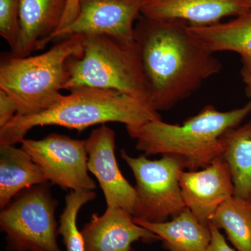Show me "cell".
<instances>
[{"label":"cell","mask_w":251,"mask_h":251,"mask_svg":"<svg viewBox=\"0 0 251 251\" xmlns=\"http://www.w3.org/2000/svg\"><path fill=\"white\" fill-rule=\"evenodd\" d=\"M190 27L214 53L221 51L236 52L240 54L243 62L251 64V12L227 22Z\"/></svg>","instance_id":"obj_17"},{"label":"cell","mask_w":251,"mask_h":251,"mask_svg":"<svg viewBox=\"0 0 251 251\" xmlns=\"http://www.w3.org/2000/svg\"><path fill=\"white\" fill-rule=\"evenodd\" d=\"M209 225L211 229V239L207 251H238L229 247L219 228L211 222Z\"/></svg>","instance_id":"obj_23"},{"label":"cell","mask_w":251,"mask_h":251,"mask_svg":"<svg viewBox=\"0 0 251 251\" xmlns=\"http://www.w3.org/2000/svg\"><path fill=\"white\" fill-rule=\"evenodd\" d=\"M150 98L157 112L173 108L188 98L222 64L187 23L140 16L135 26Z\"/></svg>","instance_id":"obj_1"},{"label":"cell","mask_w":251,"mask_h":251,"mask_svg":"<svg viewBox=\"0 0 251 251\" xmlns=\"http://www.w3.org/2000/svg\"><path fill=\"white\" fill-rule=\"evenodd\" d=\"M68 0H20V34L11 54L27 57L44 49L58 30Z\"/></svg>","instance_id":"obj_14"},{"label":"cell","mask_w":251,"mask_h":251,"mask_svg":"<svg viewBox=\"0 0 251 251\" xmlns=\"http://www.w3.org/2000/svg\"><path fill=\"white\" fill-rule=\"evenodd\" d=\"M248 1H249V3H250L251 5V0H248Z\"/></svg>","instance_id":"obj_26"},{"label":"cell","mask_w":251,"mask_h":251,"mask_svg":"<svg viewBox=\"0 0 251 251\" xmlns=\"http://www.w3.org/2000/svg\"><path fill=\"white\" fill-rule=\"evenodd\" d=\"M122 158L133 172L135 180L133 219L163 223L186 209L179 176L186 170L184 160L173 155L150 160L145 154L130 156L121 150Z\"/></svg>","instance_id":"obj_7"},{"label":"cell","mask_w":251,"mask_h":251,"mask_svg":"<svg viewBox=\"0 0 251 251\" xmlns=\"http://www.w3.org/2000/svg\"><path fill=\"white\" fill-rule=\"evenodd\" d=\"M94 191H72L65 197V206L60 218L58 234L62 237L67 251H85L83 237L77 226V216L82 206L94 201Z\"/></svg>","instance_id":"obj_20"},{"label":"cell","mask_w":251,"mask_h":251,"mask_svg":"<svg viewBox=\"0 0 251 251\" xmlns=\"http://www.w3.org/2000/svg\"><path fill=\"white\" fill-rule=\"evenodd\" d=\"M69 92L45 111L15 117L0 128V146L21 143L27 132L39 126H59L82 131L108 122L133 126L161 120L158 112L148 104L117 91L84 87Z\"/></svg>","instance_id":"obj_3"},{"label":"cell","mask_w":251,"mask_h":251,"mask_svg":"<svg viewBox=\"0 0 251 251\" xmlns=\"http://www.w3.org/2000/svg\"><path fill=\"white\" fill-rule=\"evenodd\" d=\"M21 145L52 184L72 191L97 188L88 174L85 140L52 133L41 140L25 138Z\"/></svg>","instance_id":"obj_8"},{"label":"cell","mask_w":251,"mask_h":251,"mask_svg":"<svg viewBox=\"0 0 251 251\" xmlns=\"http://www.w3.org/2000/svg\"><path fill=\"white\" fill-rule=\"evenodd\" d=\"M67 67L64 90L87 87L115 90L151 107L135 41L100 34L84 35L82 54L69 59Z\"/></svg>","instance_id":"obj_5"},{"label":"cell","mask_w":251,"mask_h":251,"mask_svg":"<svg viewBox=\"0 0 251 251\" xmlns=\"http://www.w3.org/2000/svg\"><path fill=\"white\" fill-rule=\"evenodd\" d=\"M20 0H0V35L11 52L17 46L20 34Z\"/></svg>","instance_id":"obj_21"},{"label":"cell","mask_w":251,"mask_h":251,"mask_svg":"<svg viewBox=\"0 0 251 251\" xmlns=\"http://www.w3.org/2000/svg\"><path fill=\"white\" fill-rule=\"evenodd\" d=\"M133 220L137 224L158 236L168 251H207L210 244L209 225L200 222L187 207L171 221L166 222Z\"/></svg>","instance_id":"obj_15"},{"label":"cell","mask_w":251,"mask_h":251,"mask_svg":"<svg viewBox=\"0 0 251 251\" xmlns=\"http://www.w3.org/2000/svg\"><path fill=\"white\" fill-rule=\"evenodd\" d=\"M17 113L14 100L4 91L0 90V128L12 121Z\"/></svg>","instance_id":"obj_22"},{"label":"cell","mask_w":251,"mask_h":251,"mask_svg":"<svg viewBox=\"0 0 251 251\" xmlns=\"http://www.w3.org/2000/svg\"><path fill=\"white\" fill-rule=\"evenodd\" d=\"M179 185L186 207L204 224L234 194L230 171L222 156L199 171L181 172Z\"/></svg>","instance_id":"obj_11"},{"label":"cell","mask_w":251,"mask_h":251,"mask_svg":"<svg viewBox=\"0 0 251 251\" xmlns=\"http://www.w3.org/2000/svg\"><path fill=\"white\" fill-rule=\"evenodd\" d=\"M81 233L85 251H130L138 241L153 242L160 238L135 222L122 208L107 206L103 215L94 214Z\"/></svg>","instance_id":"obj_13"},{"label":"cell","mask_w":251,"mask_h":251,"mask_svg":"<svg viewBox=\"0 0 251 251\" xmlns=\"http://www.w3.org/2000/svg\"><path fill=\"white\" fill-rule=\"evenodd\" d=\"M227 234L238 251H251V202L232 196L223 203L211 221Z\"/></svg>","instance_id":"obj_19"},{"label":"cell","mask_w":251,"mask_h":251,"mask_svg":"<svg viewBox=\"0 0 251 251\" xmlns=\"http://www.w3.org/2000/svg\"><path fill=\"white\" fill-rule=\"evenodd\" d=\"M47 178L40 167L23 148L0 146V207L26 188L45 184Z\"/></svg>","instance_id":"obj_16"},{"label":"cell","mask_w":251,"mask_h":251,"mask_svg":"<svg viewBox=\"0 0 251 251\" xmlns=\"http://www.w3.org/2000/svg\"><path fill=\"white\" fill-rule=\"evenodd\" d=\"M251 113V100L240 108L221 111L208 105L181 125L152 120L126 126L135 148L145 156L173 155L182 158L186 169L199 171L224 153L223 135Z\"/></svg>","instance_id":"obj_2"},{"label":"cell","mask_w":251,"mask_h":251,"mask_svg":"<svg viewBox=\"0 0 251 251\" xmlns=\"http://www.w3.org/2000/svg\"><path fill=\"white\" fill-rule=\"evenodd\" d=\"M147 0H79V12L72 24L54 36L100 34L134 42L135 26Z\"/></svg>","instance_id":"obj_9"},{"label":"cell","mask_w":251,"mask_h":251,"mask_svg":"<svg viewBox=\"0 0 251 251\" xmlns=\"http://www.w3.org/2000/svg\"><path fill=\"white\" fill-rule=\"evenodd\" d=\"M83 41L84 34H73L39 55L2 56L0 90L14 100L16 116L37 115L59 101L68 79L67 62L82 54Z\"/></svg>","instance_id":"obj_4"},{"label":"cell","mask_w":251,"mask_h":251,"mask_svg":"<svg viewBox=\"0 0 251 251\" xmlns=\"http://www.w3.org/2000/svg\"><path fill=\"white\" fill-rule=\"evenodd\" d=\"M222 140V157L230 171L234 196L251 202V121L227 130Z\"/></svg>","instance_id":"obj_18"},{"label":"cell","mask_w":251,"mask_h":251,"mask_svg":"<svg viewBox=\"0 0 251 251\" xmlns=\"http://www.w3.org/2000/svg\"><path fill=\"white\" fill-rule=\"evenodd\" d=\"M58 202L49 184L35 185L16 195L0 213V227L10 251H62L57 242Z\"/></svg>","instance_id":"obj_6"},{"label":"cell","mask_w":251,"mask_h":251,"mask_svg":"<svg viewBox=\"0 0 251 251\" xmlns=\"http://www.w3.org/2000/svg\"><path fill=\"white\" fill-rule=\"evenodd\" d=\"M251 12L248 0H147L141 16L155 20L182 21L204 27Z\"/></svg>","instance_id":"obj_12"},{"label":"cell","mask_w":251,"mask_h":251,"mask_svg":"<svg viewBox=\"0 0 251 251\" xmlns=\"http://www.w3.org/2000/svg\"><path fill=\"white\" fill-rule=\"evenodd\" d=\"M88 171L98 180L107 206H117L133 214L135 190L122 174L115 156V133L103 125L85 140Z\"/></svg>","instance_id":"obj_10"},{"label":"cell","mask_w":251,"mask_h":251,"mask_svg":"<svg viewBox=\"0 0 251 251\" xmlns=\"http://www.w3.org/2000/svg\"><path fill=\"white\" fill-rule=\"evenodd\" d=\"M78 1L79 0H68L67 9L64 13L62 23H61L58 30L54 34V35L59 31L62 30L69 25L72 24L74 20L76 18L79 12ZM53 37H52V40H53Z\"/></svg>","instance_id":"obj_24"},{"label":"cell","mask_w":251,"mask_h":251,"mask_svg":"<svg viewBox=\"0 0 251 251\" xmlns=\"http://www.w3.org/2000/svg\"><path fill=\"white\" fill-rule=\"evenodd\" d=\"M243 67L242 69V77L243 81L247 85L249 93L251 94V64L249 63L243 62Z\"/></svg>","instance_id":"obj_25"}]
</instances>
